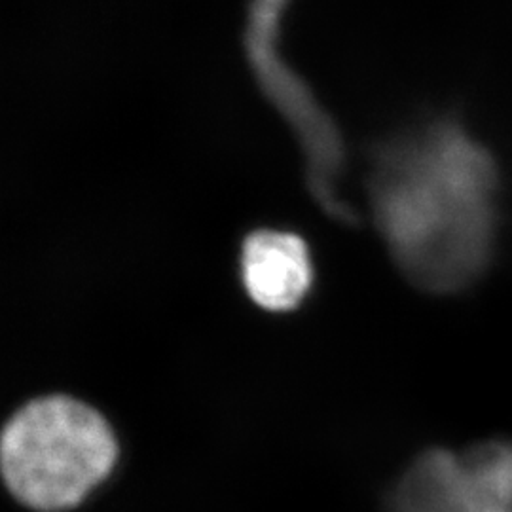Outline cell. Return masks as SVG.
I'll return each mask as SVG.
<instances>
[{
    "instance_id": "obj_1",
    "label": "cell",
    "mask_w": 512,
    "mask_h": 512,
    "mask_svg": "<svg viewBox=\"0 0 512 512\" xmlns=\"http://www.w3.org/2000/svg\"><path fill=\"white\" fill-rule=\"evenodd\" d=\"M372 219L397 268L427 293L484 274L499 228V167L452 116L429 118L368 150Z\"/></svg>"
},
{
    "instance_id": "obj_2",
    "label": "cell",
    "mask_w": 512,
    "mask_h": 512,
    "mask_svg": "<svg viewBox=\"0 0 512 512\" xmlns=\"http://www.w3.org/2000/svg\"><path fill=\"white\" fill-rule=\"evenodd\" d=\"M118 456L105 418L71 397L25 404L6 423L0 442L2 476L29 509L67 511L109 476Z\"/></svg>"
},
{
    "instance_id": "obj_4",
    "label": "cell",
    "mask_w": 512,
    "mask_h": 512,
    "mask_svg": "<svg viewBox=\"0 0 512 512\" xmlns=\"http://www.w3.org/2000/svg\"><path fill=\"white\" fill-rule=\"evenodd\" d=\"M393 512H512V442L429 450L397 482Z\"/></svg>"
},
{
    "instance_id": "obj_5",
    "label": "cell",
    "mask_w": 512,
    "mask_h": 512,
    "mask_svg": "<svg viewBox=\"0 0 512 512\" xmlns=\"http://www.w3.org/2000/svg\"><path fill=\"white\" fill-rule=\"evenodd\" d=\"M239 272L256 306L268 311L294 310L313 283L310 247L291 230L256 228L241 241Z\"/></svg>"
},
{
    "instance_id": "obj_3",
    "label": "cell",
    "mask_w": 512,
    "mask_h": 512,
    "mask_svg": "<svg viewBox=\"0 0 512 512\" xmlns=\"http://www.w3.org/2000/svg\"><path fill=\"white\" fill-rule=\"evenodd\" d=\"M291 0H249L243 48L256 86L293 131L304 154L306 186L330 219L355 224L357 213L342 200L338 186L346 165L340 128L308 82L281 54L283 16Z\"/></svg>"
}]
</instances>
